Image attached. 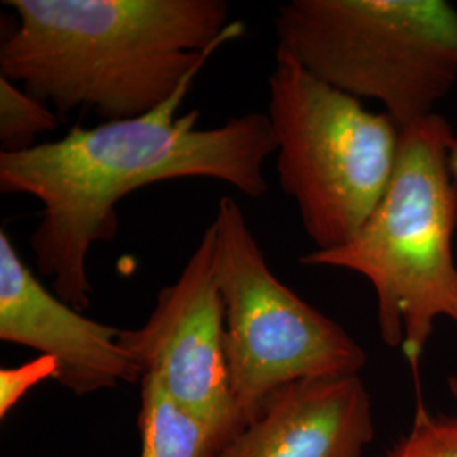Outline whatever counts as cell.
Wrapping results in <instances>:
<instances>
[{
  "label": "cell",
  "instance_id": "obj_7",
  "mask_svg": "<svg viewBox=\"0 0 457 457\" xmlns=\"http://www.w3.org/2000/svg\"><path fill=\"white\" fill-rule=\"evenodd\" d=\"M224 330L211 224L180 277L160 290L146 324L119 330L117 341L141 375L153 376L181 409L207 425L220 447L243 430L230 392Z\"/></svg>",
  "mask_w": 457,
  "mask_h": 457
},
{
  "label": "cell",
  "instance_id": "obj_4",
  "mask_svg": "<svg viewBox=\"0 0 457 457\" xmlns=\"http://www.w3.org/2000/svg\"><path fill=\"white\" fill-rule=\"evenodd\" d=\"M278 49L313 77L385 105L400 129L436 114L457 83V9L445 0H292Z\"/></svg>",
  "mask_w": 457,
  "mask_h": 457
},
{
  "label": "cell",
  "instance_id": "obj_13",
  "mask_svg": "<svg viewBox=\"0 0 457 457\" xmlns=\"http://www.w3.org/2000/svg\"><path fill=\"white\" fill-rule=\"evenodd\" d=\"M58 362L49 356L24 362L16 368L0 370V417L4 419L19 400L46 378H56Z\"/></svg>",
  "mask_w": 457,
  "mask_h": 457
},
{
  "label": "cell",
  "instance_id": "obj_9",
  "mask_svg": "<svg viewBox=\"0 0 457 457\" xmlns=\"http://www.w3.org/2000/svg\"><path fill=\"white\" fill-rule=\"evenodd\" d=\"M373 436L360 375L313 378L273 393L219 457H362Z\"/></svg>",
  "mask_w": 457,
  "mask_h": 457
},
{
  "label": "cell",
  "instance_id": "obj_11",
  "mask_svg": "<svg viewBox=\"0 0 457 457\" xmlns=\"http://www.w3.org/2000/svg\"><path fill=\"white\" fill-rule=\"evenodd\" d=\"M60 117L48 104L0 77V146L2 153H22L37 146V137L54 131Z\"/></svg>",
  "mask_w": 457,
  "mask_h": 457
},
{
  "label": "cell",
  "instance_id": "obj_1",
  "mask_svg": "<svg viewBox=\"0 0 457 457\" xmlns=\"http://www.w3.org/2000/svg\"><path fill=\"white\" fill-rule=\"evenodd\" d=\"M195 79L147 114L79 126L58 141L0 153V192L41 202L31 234L36 268L73 309L90 305L88 254L115 239L124 196L179 179H211L251 198L266 195L264 162L277 153L270 117L247 112L213 129L198 128V111L177 117Z\"/></svg>",
  "mask_w": 457,
  "mask_h": 457
},
{
  "label": "cell",
  "instance_id": "obj_10",
  "mask_svg": "<svg viewBox=\"0 0 457 457\" xmlns=\"http://www.w3.org/2000/svg\"><path fill=\"white\" fill-rule=\"evenodd\" d=\"M141 457H219L211 428L164 392L153 376L141 379Z\"/></svg>",
  "mask_w": 457,
  "mask_h": 457
},
{
  "label": "cell",
  "instance_id": "obj_12",
  "mask_svg": "<svg viewBox=\"0 0 457 457\" xmlns=\"http://www.w3.org/2000/svg\"><path fill=\"white\" fill-rule=\"evenodd\" d=\"M379 457H457V417L432 415L419 400L409 434Z\"/></svg>",
  "mask_w": 457,
  "mask_h": 457
},
{
  "label": "cell",
  "instance_id": "obj_8",
  "mask_svg": "<svg viewBox=\"0 0 457 457\" xmlns=\"http://www.w3.org/2000/svg\"><path fill=\"white\" fill-rule=\"evenodd\" d=\"M119 328L83 317L48 292L0 230V339L33 347L58 362L56 381L75 395L141 381L117 341Z\"/></svg>",
  "mask_w": 457,
  "mask_h": 457
},
{
  "label": "cell",
  "instance_id": "obj_14",
  "mask_svg": "<svg viewBox=\"0 0 457 457\" xmlns=\"http://www.w3.org/2000/svg\"><path fill=\"white\" fill-rule=\"evenodd\" d=\"M451 166H453V173H454L457 180V137L453 143V147H451Z\"/></svg>",
  "mask_w": 457,
  "mask_h": 457
},
{
  "label": "cell",
  "instance_id": "obj_15",
  "mask_svg": "<svg viewBox=\"0 0 457 457\" xmlns=\"http://www.w3.org/2000/svg\"><path fill=\"white\" fill-rule=\"evenodd\" d=\"M449 392L454 396L457 403V376H451L449 378Z\"/></svg>",
  "mask_w": 457,
  "mask_h": 457
},
{
  "label": "cell",
  "instance_id": "obj_5",
  "mask_svg": "<svg viewBox=\"0 0 457 457\" xmlns=\"http://www.w3.org/2000/svg\"><path fill=\"white\" fill-rule=\"evenodd\" d=\"M268 117L279 187L317 251L347 245L375 212L398 158L400 128L313 77L277 48Z\"/></svg>",
  "mask_w": 457,
  "mask_h": 457
},
{
  "label": "cell",
  "instance_id": "obj_6",
  "mask_svg": "<svg viewBox=\"0 0 457 457\" xmlns=\"http://www.w3.org/2000/svg\"><path fill=\"white\" fill-rule=\"evenodd\" d=\"M212 228L228 381L243 428L287 385L360 375L364 349L271 271L234 198L219 200Z\"/></svg>",
  "mask_w": 457,
  "mask_h": 457
},
{
  "label": "cell",
  "instance_id": "obj_3",
  "mask_svg": "<svg viewBox=\"0 0 457 457\" xmlns=\"http://www.w3.org/2000/svg\"><path fill=\"white\" fill-rule=\"evenodd\" d=\"M456 136L439 114L400 129L392 181L375 212L347 245L311 251L303 266L354 271L375 288L381 339L419 370L436 320L457 324Z\"/></svg>",
  "mask_w": 457,
  "mask_h": 457
},
{
  "label": "cell",
  "instance_id": "obj_2",
  "mask_svg": "<svg viewBox=\"0 0 457 457\" xmlns=\"http://www.w3.org/2000/svg\"><path fill=\"white\" fill-rule=\"evenodd\" d=\"M17 26L0 77L51 104L60 120L96 109L105 120L147 114L213 53L245 34L224 0H5Z\"/></svg>",
  "mask_w": 457,
  "mask_h": 457
}]
</instances>
